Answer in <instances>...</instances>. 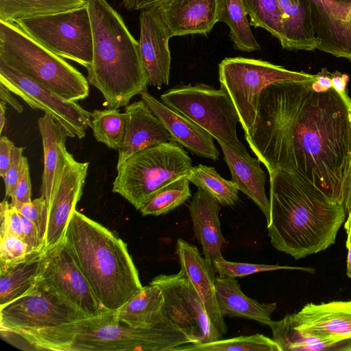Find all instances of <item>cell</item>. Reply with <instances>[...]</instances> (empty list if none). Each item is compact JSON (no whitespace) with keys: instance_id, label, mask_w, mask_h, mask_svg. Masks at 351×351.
I'll return each instance as SVG.
<instances>
[{"instance_id":"obj_1","label":"cell","mask_w":351,"mask_h":351,"mask_svg":"<svg viewBox=\"0 0 351 351\" xmlns=\"http://www.w3.org/2000/svg\"><path fill=\"white\" fill-rule=\"evenodd\" d=\"M313 82L267 87L245 138L269 173L296 175L342 204L351 161V98L332 87L317 90Z\"/></svg>"},{"instance_id":"obj_2","label":"cell","mask_w":351,"mask_h":351,"mask_svg":"<svg viewBox=\"0 0 351 351\" xmlns=\"http://www.w3.org/2000/svg\"><path fill=\"white\" fill-rule=\"evenodd\" d=\"M269 175L271 244L295 260L325 250L335 243L346 213L306 180L282 170Z\"/></svg>"},{"instance_id":"obj_3","label":"cell","mask_w":351,"mask_h":351,"mask_svg":"<svg viewBox=\"0 0 351 351\" xmlns=\"http://www.w3.org/2000/svg\"><path fill=\"white\" fill-rule=\"evenodd\" d=\"M25 350L56 351H181L194 341L165 320L149 328H136L120 322L116 311L87 317L58 326L2 333ZM13 341H10L12 342Z\"/></svg>"},{"instance_id":"obj_4","label":"cell","mask_w":351,"mask_h":351,"mask_svg":"<svg viewBox=\"0 0 351 351\" xmlns=\"http://www.w3.org/2000/svg\"><path fill=\"white\" fill-rule=\"evenodd\" d=\"M63 241L107 311H118L143 287L127 244L76 209Z\"/></svg>"},{"instance_id":"obj_5","label":"cell","mask_w":351,"mask_h":351,"mask_svg":"<svg viewBox=\"0 0 351 351\" xmlns=\"http://www.w3.org/2000/svg\"><path fill=\"white\" fill-rule=\"evenodd\" d=\"M93 34V60L86 69L108 108L119 109L149 84L138 42L106 0H86Z\"/></svg>"},{"instance_id":"obj_6","label":"cell","mask_w":351,"mask_h":351,"mask_svg":"<svg viewBox=\"0 0 351 351\" xmlns=\"http://www.w3.org/2000/svg\"><path fill=\"white\" fill-rule=\"evenodd\" d=\"M0 60L60 97L71 101L89 95V83L77 69L25 33L0 20Z\"/></svg>"},{"instance_id":"obj_7","label":"cell","mask_w":351,"mask_h":351,"mask_svg":"<svg viewBox=\"0 0 351 351\" xmlns=\"http://www.w3.org/2000/svg\"><path fill=\"white\" fill-rule=\"evenodd\" d=\"M192 161L188 154L172 141L141 150L117 166L112 191L137 210L159 190L187 177Z\"/></svg>"},{"instance_id":"obj_8","label":"cell","mask_w":351,"mask_h":351,"mask_svg":"<svg viewBox=\"0 0 351 351\" xmlns=\"http://www.w3.org/2000/svg\"><path fill=\"white\" fill-rule=\"evenodd\" d=\"M315 77L316 74L254 58H226L219 64L220 86L229 94L245 134L255 124L261 94L267 87L281 82H312Z\"/></svg>"},{"instance_id":"obj_9","label":"cell","mask_w":351,"mask_h":351,"mask_svg":"<svg viewBox=\"0 0 351 351\" xmlns=\"http://www.w3.org/2000/svg\"><path fill=\"white\" fill-rule=\"evenodd\" d=\"M162 102L180 112L232 148L246 149L239 140V117L226 89L203 83L184 84L169 89L160 96Z\"/></svg>"},{"instance_id":"obj_10","label":"cell","mask_w":351,"mask_h":351,"mask_svg":"<svg viewBox=\"0 0 351 351\" xmlns=\"http://www.w3.org/2000/svg\"><path fill=\"white\" fill-rule=\"evenodd\" d=\"M14 23L56 55L86 69L91 64L93 34L86 5L71 11L20 19Z\"/></svg>"},{"instance_id":"obj_11","label":"cell","mask_w":351,"mask_h":351,"mask_svg":"<svg viewBox=\"0 0 351 351\" xmlns=\"http://www.w3.org/2000/svg\"><path fill=\"white\" fill-rule=\"evenodd\" d=\"M88 316L38 276L25 293L0 306L1 333L58 326Z\"/></svg>"},{"instance_id":"obj_12","label":"cell","mask_w":351,"mask_h":351,"mask_svg":"<svg viewBox=\"0 0 351 351\" xmlns=\"http://www.w3.org/2000/svg\"><path fill=\"white\" fill-rule=\"evenodd\" d=\"M150 283L157 285L162 291L165 319L191 338L193 345L221 339L223 335L211 323L202 299L182 271L158 275Z\"/></svg>"},{"instance_id":"obj_13","label":"cell","mask_w":351,"mask_h":351,"mask_svg":"<svg viewBox=\"0 0 351 351\" xmlns=\"http://www.w3.org/2000/svg\"><path fill=\"white\" fill-rule=\"evenodd\" d=\"M0 83L32 108L51 115L69 137L82 138L90 126L91 112L76 101L66 100L25 77L0 60Z\"/></svg>"},{"instance_id":"obj_14","label":"cell","mask_w":351,"mask_h":351,"mask_svg":"<svg viewBox=\"0 0 351 351\" xmlns=\"http://www.w3.org/2000/svg\"><path fill=\"white\" fill-rule=\"evenodd\" d=\"M39 276L88 317L109 311L96 298L63 241L45 250Z\"/></svg>"},{"instance_id":"obj_15","label":"cell","mask_w":351,"mask_h":351,"mask_svg":"<svg viewBox=\"0 0 351 351\" xmlns=\"http://www.w3.org/2000/svg\"><path fill=\"white\" fill-rule=\"evenodd\" d=\"M89 162H78L69 152L64 168L47 203L45 249L63 241L69 219L80 199Z\"/></svg>"},{"instance_id":"obj_16","label":"cell","mask_w":351,"mask_h":351,"mask_svg":"<svg viewBox=\"0 0 351 351\" xmlns=\"http://www.w3.org/2000/svg\"><path fill=\"white\" fill-rule=\"evenodd\" d=\"M139 50L149 85L161 88L170 80L172 37L156 6L141 10Z\"/></svg>"},{"instance_id":"obj_17","label":"cell","mask_w":351,"mask_h":351,"mask_svg":"<svg viewBox=\"0 0 351 351\" xmlns=\"http://www.w3.org/2000/svg\"><path fill=\"white\" fill-rule=\"evenodd\" d=\"M318 50L351 61V3L307 0Z\"/></svg>"},{"instance_id":"obj_18","label":"cell","mask_w":351,"mask_h":351,"mask_svg":"<svg viewBox=\"0 0 351 351\" xmlns=\"http://www.w3.org/2000/svg\"><path fill=\"white\" fill-rule=\"evenodd\" d=\"M140 95L162 122L173 141L194 155L213 160H218V149L214 143L213 137L206 131L156 99L147 89L143 90Z\"/></svg>"},{"instance_id":"obj_19","label":"cell","mask_w":351,"mask_h":351,"mask_svg":"<svg viewBox=\"0 0 351 351\" xmlns=\"http://www.w3.org/2000/svg\"><path fill=\"white\" fill-rule=\"evenodd\" d=\"M176 254L182 271L189 279L202 299L208 317L222 335L227 332L223 317L218 306L215 290V270L198 249L182 239H178Z\"/></svg>"},{"instance_id":"obj_20","label":"cell","mask_w":351,"mask_h":351,"mask_svg":"<svg viewBox=\"0 0 351 351\" xmlns=\"http://www.w3.org/2000/svg\"><path fill=\"white\" fill-rule=\"evenodd\" d=\"M171 35L207 34L217 21V0H164L155 5Z\"/></svg>"},{"instance_id":"obj_21","label":"cell","mask_w":351,"mask_h":351,"mask_svg":"<svg viewBox=\"0 0 351 351\" xmlns=\"http://www.w3.org/2000/svg\"><path fill=\"white\" fill-rule=\"evenodd\" d=\"M128 123L122 147L118 151L117 166L134 154L173 139L160 119L141 99L125 108Z\"/></svg>"},{"instance_id":"obj_22","label":"cell","mask_w":351,"mask_h":351,"mask_svg":"<svg viewBox=\"0 0 351 351\" xmlns=\"http://www.w3.org/2000/svg\"><path fill=\"white\" fill-rule=\"evenodd\" d=\"M223 154L231 176L239 191L245 193L259 208L267 221L269 219L270 203L265 193L266 176L261 161L250 156L247 149L232 148L217 141Z\"/></svg>"},{"instance_id":"obj_23","label":"cell","mask_w":351,"mask_h":351,"mask_svg":"<svg viewBox=\"0 0 351 351\" xmlns=\"http://www.w3.org/2000/svg\"><path fill=\"white\" fill-rule=\"evenodd\" d=\"M220 204L201 189L197 190L189 206L194 235L201 244L205 259L212 265L223 258L225 242L219 214Z\"/></svg>"},{"instance_id":"obj_24","label":"cell","mask_w":351,"mask_h":351,"mask_svg":"<svg viewBox=\"0 0 351 351\" xmlns=\"http://www.w3.org/2000/svg\"><path fill=\"white\" fill-rule=\"evenodd\" d=\"M272 339L281 351H351V337L342 338L304 328L292 315L271 321L269 324Z\"/></svg>"},{"instance_id":"obj_25","label":"cell","mask_w":351,"mask_h":351,"mask_svg":"<svg viewBox=\"0 0 351 351\" xmlns=\"http://www.w3.org/2000/svg\"><path fill=\"white\" fill-rule=\"evenodd\" d=\"M215 290L218 306L224 317H241L267 325L277 307L276 302L261 303L247 296L239 282L232 277L215 278Z\"/></svg>"},{"instance_id":"obj_26","label":"cell","mask_w":351,"mask_h":351,"mask_svg":"<svg viewBox=\"0 0 351 351\" xmlns=\"http://www.w3.org/2000/svg\"><path fill=\"white\" fill-rule=\"evenodd\" d=\"M291 315L295 322L304 328L337 337H351V300L308 303Z\"/></svg>"},{"instance_id":"obj_27","label":"cell","mask_w":351,"mask_h":351,"mask_svg":"<svg viewBox=\"0 0 351 351\" xmlns=\"http://www.w3.org/2000/svg\"><path fill=\"white\" fill-rule=\"evenodd\" d=\"M38 123L44 154L40 192L47 204L66 162L69 152L65 143L69 136L62 126L47 113L40 117Z\"/></svg>"},{"instance_id":"obj_28","label":"cell","mask_w":351,"mask_h":351,"mask_svg":"<svg viewBox=\"0 0 351 351\" xmlns=\"http://www.w3.org/2000/svg\"><path fill=\"white\" fill-rule=\"evenodd\" d=\"M282 16L283 38L280 45L289 50L317 49L319 41L313 25L307 0H278Z\"/></svg>"},{"instance_id":"obj_29","label":"cell","mask_w":351,"mask_h":351,"mask_svg":"<svg viewBox=\"0 0 351 351\" xmlns=\"http://www.w3.org/2000/svg\"><path fill=\"white\" fill-rule=\"evenodd\" d=\"M163 304L160 289L149 282L117 311L116 315L120 322L131 327L149 328L166 320Z\"/></svg>"},{"instance_id":"obj_30","label":"cell","mask_w":351,"mask_h":351,"mask_svg":"<svg viewBox=\"0 0 351 351\" xmlns=\"http://www.w3.org/2000/svg\"><path fill=\"white\" fill-rule=\"evenodd\" d=\"M45 250L34 251L18 262L0 267V306L21 297L34 286Z\"/></svg>"},{"instance_id":"obj_31","label":"cell","mask_w":351,"mask_h":351,"mask_svg":"<svg viewBox=\"0 0 351 351\" xmlns=\"http://www.w3.org/2000/svg\"><path fill=\"white\" fill-rule=\"evenodd\" d=\"M243 0H217V21L230 28L234 49L252 52L261 49L254 36Z\"/></svg>"},{"instance_id":"obj_32","label":"cell","mask_w":351,"mask_h":351,"mask_svg":"<svg viewBox=\"0 0 351 351\" xmlns=\"http://www.w3.org/2000/svg\"><path fill=\"white\" fill-rule=\"evenodd\" d=\"M86 0H0V20L16 23L23 19L79 9Z\"/></svg>"},{"instance_id":"obj_33","label":"cell","mask_w":351,"mask_h":351,"mask_svg":"<svg viewBox=\"0 0 351 351\" xmlns=\"http://www.w3.org/2000/svg\"><path fill=\"white\" fill-rule=\"evenodd\" d=\"M128 123V114L116 108L95 110L90 127L95 139L119 151L123 145Z\"/></svg>"},{"instance_id":"obj_34","label":"cell","mask_w":351,"mask_h":351,"mask_svg":"<svg viewBox=\"0 0 351 351\" xmlns=\"http://www.w3.org/2000/svg\"><path fill=\"white\" fill-rule=\"evenodd\" d=\"M187 178L221 205L232 206L239 201V189L236 184L232 180L222 178L213 167L201 164L192 166Z\"/></svg>"},{"instance_id":"obj_35","label":"cell","mask_w":351,"mask_h":351,"mask_svg":"<svg viewBox=\"0 0 351 351\" xmlns=\"http://www.w3.org/2000/svg\"><path fill=\"white\" fill-rule=\"evenodd\" d=\"M187 177L180 178L156 192L141 208L143 216H158L171 212L191 196Z\"/></svg>"},{"instance_id":"obj_36","label":"cell","mask_w":351,"mask_h":351,"mask_svg":"<svg viewBox=\"0 0 351 351\" xmlns=\"http://www.w3.org/2000/svg\"><path fill=\"white\" fill-rule=\"evenodd\" d=\"M281 351L272 339L261 334L240 336L211 342L188 345L182 351Z\"/></svg>"},{"instance_id":"obj_37","label":"cell","mask_w":351,"mask_h":351,"mask_svg":"<svg viewBox=\"0 0 351 351\" xmlns=\"http://www.w3.org/2000/svg\"><path fill=\"white\" fill-rule=\"evenodd\" d=\"M250 25L261 27L282 40V25L280 5L278 0H243Z\"/></svg>"},{"instance_id":"obj_38","label":"cell","mask_w":351,"mask_h":351,"mask_svg":"<svg viewBox=\"0 0 351 351\" xmlns=\"http://www.w3.org/2000/svg\"><path fill=\"white\" fill-rule=\"evenodd\" d=\"M216 274L220 277H243L251 274L280 269L302 270L314 273L312 267H294L279 265L247 263L226 261L223 257L213 262Z\"/></svg>"},{"instance_id":"obj_39","label":"cell","mask_w":351,"mask_h":351,"mask_svg":"<svg viewBox=\"0 0 351 351\" xmlns=\"http://www.w3.org/2000/svg\"><path fill=\"white\" fill-rule=\"evenodd\" d=\"M34 251L17 236L9 233L0 236V267L18 262Z\"/></svg>"},{"instance_id":"obj_40","label":"cell","mask_w":351,"mask_h":351,"mask_svg":"<svg viewBox=\"0 0 351 351\" xmlns=\"http://www.w3.org/2000/svg\"><path fill=\"white\" fill-rule=\"evenodd\" d=\"M18 210L21 215L37 226L40 236L45 243L48 213L47 204L45 197L41 195L40 197L23 204Z\"/></svg>"},{"instance_id":"obj_41","label":"cell","mask_w":351,"mask_h":351,"mask_svg":"<svg viewBox=\"0 0 351 351\" xmlns=\"http://www.w3.org/2000/svg\"><path fill=\"white\" fill-rule=\"evenodd\" d=\"M0 236L9 233L23 239L20 213L6 199H3L0 204Z\"/></svg>"},{"instance_id":"obj_42","label":"cell","mask_w":351,"mask_h":351,"mask_svg":"<svg viewBox=\"0 0 351 351\" xmlns=\"http://www.w3.org/2000/svg\"><path fill=\"white\" fill-rule=\"evenodd\" d=\"M32 186L29 175V168L27 157L23 156L19 178L15 190L11 196V205L17 210L26 203L32 201Z\"/></svg>"},{"instance_id":"obj_43","label":"cell","mask_w":351,"mask_h":351,"mask_svg":"<svg viewBox=\"0 0 351 351\" xmlns=\"http://www.w3.org/2000/svg\"><path fill=\"white\" fill-rule=\"evenodd\" d=\"M23 147L14 145L10 165L3 178L7 197H11L17 184L23 157Z\"/></svg>"},{"instance_id":"obj_44","label":"cell","mask_w":351,"mask_h":351,"mask_svg":"<svg viewBox=\"0 0 351 351\" xmlns=\"http://www.w3.org/2000/svg\"><path fill=\"white\" fill-rule=\"evenodd\" d=\"M23 240L34 251L45 250L37 226L31 221L21 215Z\"/></svg>"},{"instance_id":"obj_45","label":"cell","mask_w":351,"mask_h":351,"mask_svg":"<svg viewBox=\"0 0 351 351\" xmlns=\"http://www.w3.org/2000/svg\"><path fill=\"white\" fill-rule=\"evenodd\" d=\"M14 143L5 136L0 138V176L3 178L12 160Z\"/></svg>"},{"instance_id":"obj_46","label":"cell","mask_w":351,"mask_h":351,"mask_svg":"<svg viewBox=\"0 0 351 351\" xmlns=\"http://www.w3.org/2000/svg\"><path fill=\"white\" fill-rule=\"evenodd\" d=\"M346 215L351 214V161L343 185V201Z\"/></svg>"},{"instance_id":"obj_47","label":"cell","mask_w":351,"mask_h":351,"mask_svg":"<svg viewBox=\"0 0 351 351\" xmlns=\"http://www.w3.org/2000/svg\"><path fill=\"white\" fill-rule=\"evenodd\" d=\"M164 0H123V6L129 11L142 10L155 6Z\"/></svg>"},{"instance_id":"obj_48","label":"cell","mask_w":351,"mask_h":351,"mask_svg":"<svg viewBox=\"0 0 351 351\" xmlns=\"http://www.w3.org/2000/svg\"><path fill=\"white\" fill-rule=\"evenodd\" d=\"M349 80L346 74L335 71L331 73L332 87L343 96H348L347 83Z\"/></svg>"},{"instance_id":"obj_49","label":"cell","mask_w":351,"mask_h":351,"mask_svg":"<svg viewBox=\"0 0 351 351\" xmlns=\"http://www.w3.org/2000/svg\"><path fill=\"white\" fill-rule=\"evenodd\" d=\"M0 98L1 101L9 104L19 113L23 112L22 105L12 95V93L1 83H0Z\"/></svg>"},{"instance_id":"obj_50","label":"cell","mask_w":351,"mask_h":351,"mask_svg":"<svg viewBox=\"0 0 351 351\" xmlns=\"http://www.w3.org/2000/svg\"><path fill=\"white\" fill-rule=\"evenodd\" d=\"M347 233L346 247L348 249L346 274L348 277L351 278V234Z\"/></svg>"},{"instance_id":"obj_51","label":"cell","mask_w":351,"mask_h":351,"mask_svg":"<svg viewBox=\"0 0 351 351\" xmlns=\"http://www.w3.org/2000/svg\"><path fill=\"white\" fill-rule=\"evenodd\" d=\"M6 103L3 101H0V133L1 134L5 125Z\"/></svg>"},{"instance_id":"obj_52","label":"cell","mask_w":351,"mask_h":351,"mask_svg":"<svg viewBox=\"0 0 351 351\" xmlns=\"http://www.w3.org/2000/svg\"><path fill=\"white\" fill-rule=\"evenodd\" d=\"M344 228L346 232H350L351 234V214L347 215L346 221L344 222Z\"/></svg>"},{"instance_id":"obj_53","label":"cell","mask_w":351,"mask_h":351,"mask_svg":"<svg viewBox=\"0 0 351 351\" xmlns=\"http://www.w3.org/2000/svg\"><path fill=\"white\" fill-rule=\"evenodd\" d=\"M338 2L342 3H350L351 0H335Z\"/></svg>"}]
</instances>
